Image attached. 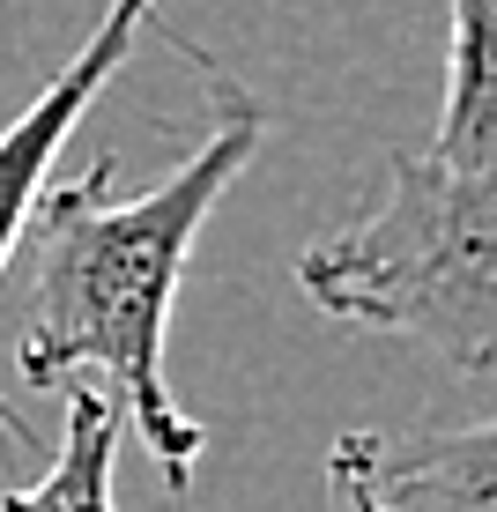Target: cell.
I'll list each match as a JSON object with an SVG mask.
<instances>
[{
  "mask_svg": "<svg viewBox=\"0 0 497 512\" xmlns=\"http://www.w3.org/2000/svg\"><path fill=\"white\" fill-rule=\"evenodd\" d=\"M297 282L327 320L416 342L453 372H497V156L394 149L379 201L319 238Z\"/></svg>",
  "mask_w": 497,
  "mask_h": 512,
  "instance_id": "cell-2",
  "label": "cell"
},
{
  "mask_svg": "<svg viewBox=\"0 0 497 512\" xmlns=\"http://www.w3.org/2000/svg\"><path fill=\"white\" fill-rule=\"evenodd\" d=\"M149 15H156V0H112V8L97 15V30L75 45V60L0 127V275H8L15 245L30 238V216H38V201L52 186V164H60L75 119L90 112V97L127 67V45L141 38ZM0 438H8V446H30V423H15L8 401H0Z\"/></svg>",
  "mask_w": 497,
  "mask_h": 512,
  "instance_id": "cell-3",
  "label": "cell"
},
{
  "mask_svg": "<svg viewBox=\"0 0 497 512\" xmlns=\"http://www.w3.org/2000/svg\"><path fill=\"white\" fill-rule=\"evenodd\" d=\"M216 90V127L186 156L171 179L112 193V164H90L82 179L45 186L38 216V290H30V327L15 342L30 386L60 394V386L90 379L112 394L127 431L149 446L164 490L193 483L208 431L179 409L164 379V334H171V297L186 282L193 238L216 216L245 164L260 149V104L238 82H208Z\"/></svg>",
  "mask_w": 497,
  "mask_h": 512,
  "instance_id": "cell-1",
  "label": "cell"
},
{
  "mask_svg": "<svg viewBox=\"0 0 497 512\" xmlns=\"http://www.w3.org/2000/svg\"><path fill=\"white\" fill-rule=\"evenodd\" d=\"M438 164H490L497 156V0H453L446 104H438Z\"/></svg>",
  "mask_w": 497,
  "mask_h": 512,
  "instance_id": "cell-6",
  "label": "cell"
},
{
  "mask_svg": "<svg viewBox=\"0 0 497 512\" xmlns=\"http://www.w3.org/2000/svg\"><path fill=\"white\" fill-rule=\"evenodd\" d=\"M60 394H67L60 453H52V468L30 490H0V512H119L112 505V461H119V438H127V416L90 379L60 386Z\"/></svg>",
  "mask_w": 497,
  "mask_h": 512,
  "instance_id": "cell-5",
  "label": "cell"
},
{
  "mask_svg": "<svg viewBox=\"0 0 497 512\" xmlns=\"http://www.w3.org/2000/svg\"><path fill=\"white\" fill-rule=\"evenodd\" d=\"M342 512H497V416L453 431H342L327 446Z\"/></svg>",
  "mask_w": 497,
  "mask_h": 512,
  "instance_id": "cell-4",
  "label": "cell"
}]
</instances>
